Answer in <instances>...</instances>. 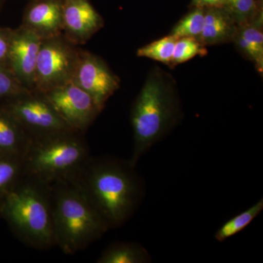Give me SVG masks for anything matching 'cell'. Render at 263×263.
<instances>
[{
    "mask_svg": "<svg viewBox=\"0 0 263 263\" xmlns=\"http://www.w3.org/2000/svg\"><path fill=\"white\" fill-rule=\"evenodd\" d=\"M42 40L19 26L13 29L8 67L26 89L34 91L36 64Z\"/></svg>",
    "mask_w": 263,
    "mask_h": 263,
    "instance_id": "obj_11",
    "label": "cell"
},
{
    "mask_svg": "<svg viewBox=\"0 0 263 263\" xmlns=\"http://www.w3.org/2000/svg\"><path fill=\"white\" fill-rule=\"evenodd\" d=\"M13 29L0 27V64L8 66Z\"/></svg>",
    "mask_w": 263,
    "mask_h": 263,
    "instance_id": "obj_24",
    "label": "cell"
},
{
    "mask_svg": "<svg viewBox=\"0 0 263 263\" xmlns=\"http://www.w3.org/2000/svg\"><path fill=\"white\" fill-rule=\"evenodd\" d=\"M204 19V8H192L187 14L174 26L170 34L177 39L186 37H198L203 29Z\"/></svg>",
    "mask_w": 263,
    "mask_h": 263,
    "instance_id": "obj_20",
    "label": "cell"
},
{
    "mask_svg": "<svg viewBox=\"0 0 263 263\" xmlns=\"http://www.w3.org/2000/svg\"><path fill=\"white\" fill-rule=\"evenodd\" d=\"M81 49L63 34L43 40L36 64L34 91L47 92L71 82Z\"/></svg>",
    "mask_w": 263,
    "mask_h": 263,
    "instance_id": "obj_6",
    "label": "cell"
},
{
    "mask_svg": "<svg viewBox=\"0 0 263 263\" xmlns=\"http://www.w3.org/2000/svg\"><path fill=\"white\" fill-rule=\"evenodd\" d=\"M82 135L67 130L30 138L22 157L24 176L48 186L72 179L89 157Z\"/></svg>",
    "mask_w": 263,
    "mask_h": 263,
    "instance_id": "obj_5",
    "label": "cell"
},
{
    "mask_svg": "<svg viewBox=\"0 0 263 263\" xmlns=\"http://www.w3.org/2000/svg\"><path fill=\"white\" fill-rule=\"evenodd\" d=\"M72 130L84 133L102 110L86 91L72 81L42 93Z\"/></svg>",
    "mask_w": 263,
    "mask_h": 263,
    "instance_id": "obj_8",
    "label": "cell"
},
{
    "mask_svg": "<svg viewBox=\"0 0 263 263\" xmlns=\"http://www.w3.org/2000/svg\"><path fill=\"white\" fill-rule=\"evenodd\" d=\"M70 181L84 193L109 229L125 223L144 195L143 181L129 161L89 157Z\"/></svg>",
    "mask_w": 263,
    "mask_h": 263,
    "instance_id": "obj_1",
    "label": "cell"
},
{
    "mask_svg": "<svg viewBox=\"0 0 263 263\" xmlns=\"http://www.w3.org/2000/svg\"><path fill=\"white\" fill-rule=\"evenodd\" d=\"M0 107L14 118L30 138L72 130L44 95L36 91H24L16 96L5 99Z\"/></svg>",
    "mask_w": 263,
    "mask_h": 263,
    "instance_id": "obj_7",
    "label": "cell"
},
{
    "mask_svg": "<svg viewBox=\"0 0 263 263\" xmlns=\"http://www.w3.org/2000/svg\"><path fill=\"white\" fill-rule=\"evenodd\" d=\"M152 257L143 246L121 242L109 246L99 257L98 263H148Z\"/></svg>",
    "mask_w": 263,
    "mask_h": 263,
    "instance_id": "obj_16",
    "label": "cell"
},
{
    "mask_svg": "<svg viewBox=\"0 0 263 263\" xmlns=\"http://www.w3.org/2000/svg\"><path fill=\"white\" fill-rule=\"evenodd\" d=\"M20 26L42 41L62 34V0H28Z\"/></svg>",
    "mask_w": 263,
    "mask_h": 263,
    "instance_id": "obj_12",
    "label": "cell"
},
{
    "mask_svg": "<svg viewBox=\"0 0 263 263\" xmlns=\"http://www.w3.org/2000/svg\"><path fill=\"white\" fill-rule=\"evenodd\" d=\"M50 187L54 243L64 253L83 250L108 231L106 223L73 181H59Z\"/></svg>",
    "mask_w": 263,
    "mask_h": 263,
    "instance_id": "obj_4",
    "label": "cell"
},
{
    "mask_svg": "<svg viewBox=\"0 0 263 263\" xmlns=\"http://www.w3.org/2000/svg\"><path fill=\"white\" fill-rule=\"evenodd\" d=\"M29 140L14 118L0 107V153L23 157Z\"/></svg>",
    "mask_w": 263,
    "mask_h": 263,
    "instance_id": "obj_15",
    "label": "cell"
},
{
    "mask_svg": "<svg viewBox=\"0 0 263 263\" xmlns=\"http://www.w3.org/2000/svg\"><path fill=\"white\" fill-rule=\"evenodd\" d=\"M262 210L263 199L261 198L247 210L226 221L216 232L214 238L217 241L223 242L238 234L248 227Z\"/></svg>",
    "mask_w": 263,
    "mask_h": 263,
    "instance_id": "obj_18",
    "label": "cell"
},
{
    "mask_svg": "<svg viewBox=\"0 0 263 263\" xmlns=\"http://www.w3.org/2000/svg\"><path fill=\"white\" fill-rule=\"evenodd\" d=\"M72 81L89 95L101 110L121 86L119 76L103 59L83 49Z\"/></svg>",
    "mask_w": 263,
    "mask_h": 263,
    "instance_id": "obj_9",
    "label": "cell"
},
{
    "mask_svg": "<svg viewBox=\"0 0 263 263\" xmlns=\"http://www.w3.org/2000/svg\"><path fill=\"white\" fill-rule=\"evenodd\" d=\"M62 34L72 44H86L104 27V19L89 0H62Z\"/></svg>",
    "mask_w": 263,
    "mask_h": 263,
    "instance_id": "obj_10",
    "label": "cell"
},
{
    "mask_svg": "<svg viewBox=\"0 0 263 263\" xmlns=\"http://www.w3.org/2000/svg\"><path fill=\"white\" fill-rule=\"evenodd\" d=\"M205 19L201 34L197 39L205 47L233 43L238 24L223 7L204 8Z\"/></svg>",
    "mask_w": 263,
    "mask_h": 263,
    "instance_id": "obj_13",
    "label": "cell"
},
{
    "mask_svg": "<svg viewBox=\"0 0 263 263\" xmlns=\"http://www.w3.org/2000/svg\"><path fill=\"white\" fill-rule=\"evenodd\" d=\"M0 218L26 245L37 249L55 245L48 185L24 176L0 200Z\"/></svg>",
    "mask_w": 263,
    "mask_h": 263,
    "instance_id": "obj_3",
    "label": "cell"
},
{
    "mask_svg": "<svg viewBox=\"0 0 263 263\" xmlns=\"http://www.w3.org/2000/svg\"><path fill=\"white\" fill-rule=\"evenodd\" d=\"M182 117L179 90L174 76L154 67L132 106L133 155L129 163L136 167L140 158L161 141Z\"/></svg>",
    "mask_w": 263,
    "mask_h": 263,
    "instance_id": "obj_2",
    "label": "cell"
},
{
    "mask_svg": "<svg viewBox=\"0 0 263 263\" xmlns=\"http://www.w3.org/2000/svg\"><path fill=\"white\" fill-rule=\"evenodd\" d=\"M263 12L247 23L238 26L233 43L245 58L263 72Z\"/></svg>",
    "mask_w": 263,
    "mask_h": 263,
    "instance_id": "obj_14",
    "label": "cell"
},
{
    "mask_svg": "<svg viewBox=\"0 0 263 263\" xmlns=\"http://www.w3.org/2000/svg\"><path fill=\"white\" fill-rule=\"evenodd\" d=\"M27 1H28V0H27Z\"/></svg>",
    "mask_w": 263,
    "mask_h": 263,
    "instance_id": "obj_26",
    "label": "cell"
},
{
    "mask_svg": "<svg viewBox=\"0 0 263 263\" xmlns=\"http://www.w3.org/2000/svg\"><path fill=\"white\" fill-rule=\"evenodd\" d=\"M226 0H191L192 8H209L214 7H221Z\"/></svg>",
    "mask_w": 263,
    "mask_h": 263,
    "instance_id": "obj_25",
    "label": "cell"
},
{
    "mask_svg": "<svg viewBox=\"0 0 263 263\" xmlns=\"http://www.w3.org/2000/svg\"><path fill=\"white\" fill-rule=\"evenodd\" d=\"M24 176L22 157L0 153V200Z\"/></svg>",
    "mask_w": 263,
    "mask_h": 263,
    "instance_id": "obj_17",
    "label": "cell"
},
{
    "mask_svg": "<svg viewBox=\"0 0 263 263\" xmlns=\"http://www.w3.org/2000/svg\"><path fill=\"white\" fill-rule=\"evenodd\" d=\"M176 41L177 38L169 34L140 48L137 56L151 59L171 67Z\"/></svg>",
    "mask_w": 263,
    "mask_h": 263,
    "instance_id": "obj_19",
    "label": "cell"
},
{
    "mask_svg": "<svg viewBox=\"0 0 263 263\" xmlns=\"http://www.w3.org/2000/svg\"><path fill=\"white\" fill-rule=\"evenodd\" d=\"M208 54L206 47L195 37L178 38L175 44L174 54L171 67L190 61L197 56L205 57Z\"/></svg>",
    "mask_w": 263,
    "mask_h": 263,
    "instance_id": "obj_22",
    "label": "cell"
},
{
    "mask_svg": "<svg viewBox=\"0 0 263 263\" xmlns=\"http://www.w3.org/2000/svg\"><path fill=\"white\" fill-rule=\"evenodd\" d=\"M29 91L21 84L8 66L0 64V100L16 96Z\"/></svg>",
    "mask_w": 263,
    "mask_h": 263,
    "instance_id": "obj_23",
    "label": "cell"
},
{
    "mask_svg": "<svg viewBox=\"0 0 263 263\" xmlns=\"http://www.w3.org/2000/svg\"><path fill=\"white\" fill-rule=\"evenodd\" d=\"M223 8L238 24H246L263 12L262 0H226Z\"/></svg>",
    "mask_w": 263,
    "mask_h": 263,
    "instance_id": "obj_21",
    "label": "cell"
}]
</instances>
